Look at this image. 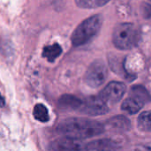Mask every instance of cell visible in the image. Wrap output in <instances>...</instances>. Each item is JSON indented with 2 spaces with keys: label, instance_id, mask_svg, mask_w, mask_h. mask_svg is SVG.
<instances>
[{
  "label": "cell",
  "instance_id": "obj_1",
  "mask_svg": "<svg viewBox=\"0 0 151 151\" xmlns=\"http://www.w3.org/2000/svg\"><path fill=\"white\" fill-rule=\"evenodd\" d=\"M104 130L105 127L102 123L96 120L82 118H71L65 119L56 129L58 134L76 140L98 136L102 134Z\"/></svg>",
  "mask_w": 151,
  "mask_h": 151
},
{
  "label": "cell",
  "instance_id": "obj_2",
  "mask_svg": "<svg viewBox=\"0 0 151 151\" xmlns=\"http://www.w3.org/2000/svg\"><path fill=\"white\" fill-rule=\"evenodd\" d=\"M141 37L139 27L133 23H120L112 33V42L121 50H129L137 46Z\"/></svg>",
  "mask_w": 151,
  "mask_h": 151
},
{
  "label": "cell",
  "instance_id": "obj_3",
  "mask_svg": "<svg viewBox=\"0 0 151 151\" xmlns=\"http://www.w3.org/2000/svg\"><path fill=\"white\" fill-rule=\"evenodd\" d=\"M103 17L100 14L91 16L83 20L73 31L71 41L73 46L79 47L88 43L100 31Z\"/></svg>",
  "mask_w": 151,
  "mask_h": 151
},
{
  "label": "cell",
  "instance_id": "obj_4",
  "mask_svg": "<svg viewBox=\"0 0 151 151\" xmlns=\"http://www.w3.org/2000/svg\"><path fill=\"white\" fill-rule=\"evenodd\" d=\"M107 76L108 69L105 63L101 59H97L88 66L85 74V82L88 87L97 88L105 82Z\"/></svg>",
  "mask_w": 151,
  "mask_h": 151
},
{
  "label": "cell",
  "instance_id": "obj_5",
  "mask_svg": "<svg viewBox=\"0 0 151 151\" xmlns=\"http://www.w3.org/2000/svg\"><path fill=\"white\" fill-rule=\"evenodd\" d=\"M127 91V86L123 82L111 81L99 93L98 96L108 105L119 103Z\"/></svg>",
  "mask_w": 151,
  "mask_h": 151
},
{
  "label": "cell",
  "instance_id": "obj_6",
  "mask_svg": "<svg viewBox=\"0 0 151 151\" xmlns=\"http://www.w3.org/2000/svg\"><path fill=\"white\" fill-rule=\"evenodd\" d=\"M80 112L88 116H100L109 112V105L98 96H92L82 102Z\"/></svg>",
  "mask_w": 151,
  "mask_h": 151
},
{
  "label": "cell",
  "instance_id": "obj_7",
  "mask_svg": "<svg viewBox=\"0 0 151 151\" xmlns=\"http://www.w3.org/2000/svg\"><path fill=\"white\" fill-rule=\"evenodd\" d=\"M85 150V146L81 140L69 137H62L53 141L48 148V151H81Z\"/></svg>",
  "mask_w": 151,
  "mask_h": 151
},
{
  "label": "cell",
  "instance_id": "obj_8",
  "mask_svg": "<svg viewBox=\"0 0 151 151\" xmlns=\"http://www.w3.org/2000/svg\"><path fill=\"white\" fill-rule=\"evenodd\" d=\"M119 148V143L110 139L92 141L85 146V150L88 151H116Z\"/></svg>",
  "mask_w": 151,
  "mask_h": 151
},
{
  "label": "cell",
  "instance_id": "obj_9",
  "mask_svg": "<svg viewBox=\"0 0 151 151\" xmlns=\"http://www.w3.org/2000/svg\"><path fill=\"white\" fill-rule=\"evenodd\" d=\"M82 100L73 95H63L59 97L58 105L63 111H77L82 105Z\"/></svg>",
  "mask_w": 151,
  "mask_h": 151
},
{
  "label": "cell",
  "instance_id": "obj_10",
  "mask_svg": "<svg viewBox=\"0 0 151 151\" xmlns=\"http://www.w3.org/2000/svg\"><path fill=\"white\" fill-rule=\"evenodd\" d=\"M106 123V125L114 131H128L131 128L130 120L122 115L114 116L108 119Z\"/></svg>",
  "mask_w": 151,
  "mask_h": 151
},
{
  "label": "cell",
  "instance_id": "obj_11",
  "mask_svg": "<svg viewBox=\"0 0 151 151\" xmlns=\"http://www.w3.org/2000/svg\"><path fill=\"white\" fill-rule=\"evenodd\" d=\"M143 106H144V104L142 102H141L139 99H137L132 96H129L122 103L121 110L128 114L133 115V114L138 113L142 109Z\"/></svg>",
  "mask_w": 151,
  "mask_h": 151
},
{
  "label": "cell",
  "instance_id": "obj_12",
  "mask_svg": "<svg viewBox=\"0 0 151 151\" xmlns=\"http://www.w3.org/2000/svg\"><path fill=\"white\" fill-rule=\"evenodd\" d=\"M129 96H132L137 99H139L141 102H142L144 104L151 101V96L149 91L142 85H135L133 86L130 89Z\"/></svg>",
  "mask_w": 151,
  "mask_h": 151
},
{
  "label": "cell",
  "instance_id": "obj_13",
  "mask_svg": "<svg viewBox=\"0 0 151 151\" xmlns=\"http://www.w3.org/2000/svg\"><path fill=\"white\" fill-rule=\"evenodd\" d=\"M62 53V48L59 44L54 43L52 45H49L43 48L42 50V58H46L49 62H53L57 59Z\"/></svg>",
  "mask_w": 151,
  "mask_h": 151
},
{
  "label": "cell",
  "instance_id": "obj_14",
  "mask_svg": "<svg viewBox=\"0 0 151 151\" xmlns=\"http://www.w3.org/2000/svg\"><path fill=\"white\" fill-rule=\"evenodd\" d=\"M137 127L142 132H151V111L140 114L137 119Z\"/></svg>",
  "mask_w": 151,
  "mask_h": 151
},
{
  "label": "cell",
  "instance_id": "obj_15",
  "mask_svg": "<svg viewBox=\"0 0 151 151\" xmlns=\"http://www.w3.org/2000/svg\"><path fill=\"white\" fill-rule=\"evenodd\" d=\"M33 115L36 120L42 122V123L48 122L50 120V115H49L48 109L46 108L45 105H43L42 104H37L34 107Z\"/></svg>",
  "mask_w": 151,
  "mask_h": 151
},
{
  "label": "cell",
  "instance_id": "obj_16",
  "mask_svg": "<svg viewBox=\"0 0 151 151\" xmlns=\"http://www.w3.org/2000/svg\"><path fill=\"white\" fill-rule=\"evenodd\" d=\"M111 0H74L77 6L83 9H95L102 7Z\"/></svg>",
  "mask_w": 151,
  "mask_h": 151
},
{
  "label": "cell",
  "instance_id": "obj_17",
  "mask_svg": "<svg viewBox=\"0 0 151 151\" xmlns=\"http://www.w3.org/2000/svg\"><path fill=\"white\" fill-rule=\"evenodd\" d=\"M142 13L145 19L151 18V4L148 3H143L142 4Z\"/></svg>",
  "mask_w": 151,
  "mask_h": 151
},
{
  "label": "cell",
  "instance_id": "obj_18",
  "mask_svg": "<svg viewBox=\"0 0 151 151\" xmlns=\"http://www.w3.org/2000/svg\"><path fill=\"white\" fill-rule=\"evenodd\" d=\"M4 104H5V102H4V97L1 96V94H0V108L4 107Z\"/></svg>",
  "mask_w": 151,
  "mask_h": 151
},
{
  "label": "cell",
  "instance_id": "obj_19",
  "mask_svg": "<svg viewBox=\"0 0 151 151\" xmlns=\"http://www.w3.org/2000/svg\"><path fill=\"white\" fill-rule=\"evenodd\" d=\"M1 48H2V47H1V42H0V49H1Z\"/></svg>",
  "mask_w": 151,
  "mask_h": 151
},
{
  "label": "cell",
  "instance_id": "obj_20",
  "mask_svg": "<svg viewBox=\"0 0 151 151\" xmlns=\"http://www.w3.org/2000/svg\"><path fill=\"white\" fill-rule=\"evenodd\" d=\"M150 1H151V0H150Z\"/></svg>",
  "mask_w": 151,
  "mask_h": 151
}]
</instances>
